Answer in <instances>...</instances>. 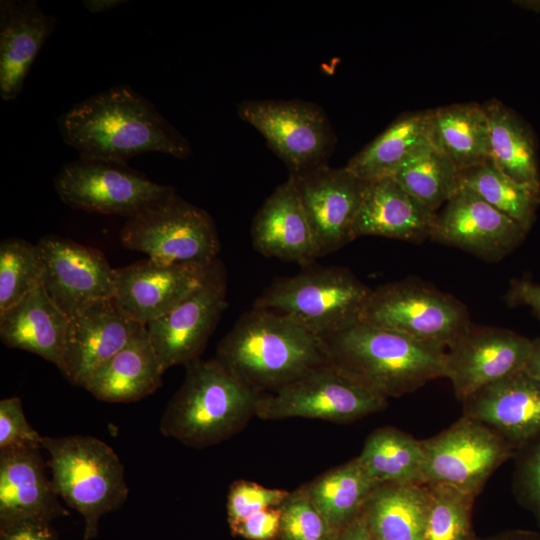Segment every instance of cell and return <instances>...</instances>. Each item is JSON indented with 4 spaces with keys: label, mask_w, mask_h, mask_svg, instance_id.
Listing matches in <instances>:
<instances>
[{
    "label": "cell",
    "mask_w": 540,
    "mask_h": 540,
    "mask_svg": "<svg viewBox=\"0 0 540 540\" xmlns=\"http://www.w3.org/2000/svg\"><path fill=\"white\" fill-rule=\"evenodd\" d=\"M377 485L355 457L301 487L337 534L360 514Z\"/></svg>",
    "instance_id": "31"
},
{
    "label": "cell",
    "mask_w": 540,
    "mask_h": 540,
    "mask_svg": "<svg viewBox=\"0 0 540 540\" xmlns=\"http://www.w3.org/2000/svg\"><path fill=\"white\" fill-rule=\"evenodd\" d=\"M476 540H540V533L529 530H509Z\"/></svg>",
    "instance_id": "45"
},
{
    "label": "cell",
    "mask_w": 540,
    "mask_h": 540,
    "mask_svg": "<svg viewBox=\"0 0 540 540\" xmlns=\"http://www.w3.org/2000/svg\"><path fill=\"white\" fill-rule=\"evenodd\" d=\"M215 358L258 394L329 363L321 337L288 315L254 307L220 341Z\"/></svg>",
    "instance_id": "2"
},
{
    "label": "cell",
    "mask_w": 540,
    "mask_h": 540,
    "mask_svg": "<svg viewBox=\"0 0 540 540\" xmlns=\"http://www.w3.org/2000/svg\"><path fill=\"white\" fill-rule=\"evenodd\" d=\"M429 500L426 484L381 483L360 516L375 540H424Z\"/></svg>",
    "instance_id": "27"
},
{
    "label": "cell",
    "mask_w": 540,
    "mask_h": 540,
    "mask_svg": "<svg viewBox=\"0 0 540 540\" xmlns=\"http://www.w3.org/2000/svg\"><path fill=\"white\" fill-rule=\"evenodd\" d=\"M431 138L461 172L490 159V124L483 104L454 103L432 109Z\"/></svg>",
    "instance_id": "29"
},
{
    "label": "cell",
    "mask_w": 540,
    "mask_h": 540,
    "mask_svg": "<svg viewBox=\"0 0 540 540\" xmlns=\"http://www.w3.org/2000/svg\"><path fill=\"white\" fill-rule=\"evenodd\" d=\"M60 199L72 208L127 218L174 194L126 165L78 158L65 164L54 179Z\"/></svg>",
    "instance_id": "11"
},
{
    "label": "cell",
    "mask_w": 540,
    "mask_h": 540,
    "mask_svg": "<svg viewBox=\"0 0 540 540\" xmlns=\"http://www.w3.org/2000/svg\"><path fill=\"white\" fill-rule=\"evenodd\" d=\"M334 540H375L360 514L347 526L341 529Z\"/></svg>",
    "instance_id": "44"
},
{
    "label": "cell",
    "mask_w": 540,
    "mask_h": 540,
    "mask_svg": "<svg viewBox=\"0 0 540 540\" xmlns=\"http://www.w3.org/2000/svg\"><path fill=\"white\" fill-rule=\"evenodd\" d=\"M289 176L307 217L317 257L353 241L364 180L346 167L331 168L327 164Z\"/></svg>",
    "instance_id": "16"
},
{
    "label": "cell",
    "mask_w": 540,
    "mask_h": 540,
    "mask_svg": "<svg viewBox=\"0 0 540 540\" xmlns=\"http://www.w3.org/2000/svg\"><path fill=\"white\" fill-rule=\"evenodd\" d=\"M387 406L386 398L327 363L273 392L260 394L256 417L262 420L318 419L345 424Z\"/></svg>",
    "instance_id": "8"
},
{
    "label": "cell",
    "mask_w": 540,
    "mask_h": 540,
    "mask_svg": "<svg viewBox=\"0 0 540 540\" xmlns=\"http://www.w3.org/2000/svg\"><path fill=\"white\" fill-rule=\"evenodd\" d=\"M0 540H57L50 522L26 520L0 528Z\"/></svg>",
    "instance_id": "42"
},
{
    "label": "cell",
    "mask_w": 540,
    "mask_h": 540,
    "mask_svg": "<svg viewBox=\"0 0 540 540\" xmlns=\"http://www.w3.org/2000/svg\"><path fill=\"white\" fill-rule=\"evenodd\" d=\"M289 494V491L268 488L254 481L235 480L231 483L227 494L228 524L237 523L255 512L279 507Z\"/></svg>",
    "instance_id": "38"
},
{
    "label": "cell",
    "mask_w": 540,
    "mask_h": 540,
    "mask_svg": "<svg viewBox=\"0 0 540 540\" xmlns=\"http://www.w3.org/2000/svg\"><path fill=\"white\" fill-rule=\"evenodd\" d=\"M421 442L424 483L451 487L474 497L516 450L493 429L466 416Z\"/></svg>",
    "instance_id": "10"
},
{
    "label": "cell",
    "mask_w": 540,
    "mask_h": 540,
    "mask_svg": "<svg viewBox=\"0 0 540 540\" xmlns=\"http://www.w3.org/2000/svg\"><path fill=\"white\" fill-rule=\"evenodd\" d=\"M142 325L122 312L115 298L92 304L68 320L60 372L71 384L82 386Z\"/></svg>",
    "instance_id": "19"
},
{
    "label": "cell",
    "mask_w": 540,
    "mask_h": 540,
    "mask_svg": "<svg viewBox=\"0 0 540 540\" xmlns=\"http://www.w3.org/2000/svg\"><path fill=\"white\" fill-rule=\"evenodd\" d=\"M376 483H424L421 440L392 426L378 428L365 440L356 457Z\"/></svg>",
    "instance_id": "32"
},
{
    "label": "cell",
    "mask_w": 540,
    "mask_h": 540,
    "mask_svg": "<svg viewBox=\"0 0 540 540\" xmlns=\"http://www.w3.org/2000/svg\"><path fill=\"white\" fill-rule=\"evenodd\" d=\"M329 363L388 399L446 378V347L363 322L322 338Z\"/></svg>",
    "instance_id": "3"
},
{
    "label": "cell",
    "mask_w": 540,
    "mask_h": 540,
    "mask_svg": "<svg viewBox=\"0 0 540 540\" xmlns=\"http://www.w3.org/2000/svg\"><path fill=\"white\" fill-rule=\"evenodd\" d=\"M511 306L524 305L532 309L540 319V285L525 279H514L506 295Z\"/></svg>",
    "instance_id": "43"
},
{
    "label": "cell",
    "mask_w": 540,
    "mask_h": 540,
    "mask_svg": "<svg viewBox=\"0 0 540 540\" xmlns=\"http://www.w3.org/2000/svg\"><path fill=\"white\" fill-rule=\"evenodd\" d=\"M37 245L43 266L41 286L68 319L115 297V268L100 250L56 235L42 237Z\"/></svg>",
    "instance_id": "14"
},
{
    "label": "cell",
    "mask_w": 540,
    "mask_h": 540,
    "mask_svg": "<svg viewBox=\"0 0 540 540\" xmlns=\"http://www.w3.org/2000/svg\"><path fill=\"white\" fill-rule=\"evenodd\" d=\"M532 340L512 330L470 326L446 349V378L460 401L525 368Z\"/></svg>",
    "instance_id": "15"
},
{
    "label": "cell",
    "mask_w": 540,
    "mask_h": 540,
    "mask_svg": "<svg viewBox=\"0 0 540 540\" xmlns=\"http://www.w3.org/2000/svg\"><path fill=\"white\" fill-rule=\"evenodd\" d=\"M280 507L278 540H334L335 532L301 486Z\"/></svg>",
    "instance_id": "37"
},
{
    "label": "cell",
    "mask_w": 540,
    "mask_h": 540,
    "mask_svg": "<svg viewBox=\"0 0 540 540\" xmlns=\"http://www.w3.org/2000/svg\"><path fill=\"white\" fill-rule=\"evenodd\" d=\"M213 264L164 263L147 258L117 268L115 301L127 316L146 325L196 290Z\"/></svg>",
    "instance_id": "18"
},
{
    "label": "cell",
    "mask_w": 540,
    "mask_h": 540,
    "mask_svg": "<svg viewBox=\"0 0 540 540\" xmlns=\"http://www.w3.org/2000/svg\"><path fill=\"white\" fill-rule=\"evenodd\" d=\"M526 235L516 221L462 186L437 212L430 239L486 262H497L519 246Z\"/></svg>",
    "instance_id": "17"
},
{
    "label": "cell",
    "mask_w": 540,
    "mask_h": 540,
    "mask_svg": "<svg viewBox=\"0 0 540 540\" xmlns=\"http://www.w3.org/2000/svg\"><path fill=\"white\" fill-rule=\"evenodd\" d=\"M392 177L436 212L462 187L461 171L433 144L408 160Z\"/></svg>",
    "instance_id": "34"
},
{
    "label": "cell",
    "mask_w": 540,
    "mask_h": 540,
    "mask_svg": "<svg viewBox=\"0 0 540 540\" xmlns=\"http://www.w3.org/2000/svg\"><path fill=\"white\" fill-rule=\"evenodd\" d=\"M515 491L520 503L528 508L540 523V442L518 466Z\"/></svg>",
    "instance_id": "40"
},
{
    "label": "cell",
    "mask_w": 540,
    "mask_h": 540,
    "mask_svg": "<svg viewBox=\"0 0 540 540\" xmlns=\"http://www.w3.org/2000/svg\"><path fill=\"white\" fill-rule=\"evenodd\" d=\"M43 438L27 421L19 397L0 401V451L41 449Z\"/></svg>",
    "instance_id": "39"
},
{
    "label": "cell",
    "mask_w": 540,
    "mask_h": 540,
    "mask_svg": "<svg viewBox=\"0 0 540 540\" xmlns=\"http://www.w3.org/2000/svg\"><path fill=\"white\" fill-rule=\"evenodd\" d=\"M161 417L160 431L192 448H207L239 433L256 416L260 394L216 358L197 359Z\"/></svg>",
    "instance_id": "4"
},
{
    "label": "cell",
    "mask_w": 540,
    "mask_h": 540,
    "mask_svg": "<svg viewBox=\"0 0 540 540\" xmlns=\"http://www.w3.org/2000/svg\"><path fill=\"white\" fill-rule=\"evenodd\" d=\"M120 240L124 247L164 263L208 266L220 251L211 216L176 194L127 218Z\"/></svg>",
    "instance_id": "7"
},
{
    "label": "cell",
    "mask_w": 540,
    "mask_h": 540,
    "mask_svg": "<svg viewBox=\"0 0 540 540\" xmlns=\"http://www.w3.org/2000/svg\"><path fill=\"white\" fill-rule=\"evenodd\" d=\"M240 119L253 126L285 162L290 174L327 164L336 136L318 105L299 100H244Z\"/></svg>",
    "instance_id": "12"
},
{
    "label": "cell",
    "mask_w": 540,
    "mask_h": 540,
    "mask_svg": "<svg viewBox=\"0 0 540 540\" xmlns=\"http://www.w3.org/2000/svg\"><path fill=\"white\" fill-rule=\"evenodd\" d=\"M68 320L40 285L0 314V339L7 347L37 354L61 370Z\"/></svg>",
    "instance_id": "26"
},
{
    "label": "cell",
    "mask_w": 540,
    "mask_h": 540,
    "mask_svg": "<svg viewBox=\"0 0 540 540\" xmlns=\"http://www.w3.org/2000/svg\"><path fill=\"white\" fill-rule=\"evenodd\" d=\"M462 186L516 221L527 233L536 219L540 191L502 172L491 159L461 172Z\"/></svg>",
    "instance_id": "33"
},
{
    "label": "cell",
    "mask_w": 540,
    "mask_h": 540,
    "mask_svg": "<svg viewBox=\"0 0 540 540\" xmlns=\"http://www.w3.org/2000/svg\"><path fill=\"white\" fill-rule=\"evenodd\" d=\"M432 109L400 114L356 153L346 168L362 180L392 177L408 160L432 143Z\"/></svg>",
    "instance_id": "28"
},
{
    "label": "cell",
    "mask_w": 540,
    "mask_h": 540,
    "mask_svg": "<svg viewBox=\"0 0 540 540\" xmlns=\"http://www.w3.org/2000/svg\"><path fill=\"white\" fill-rule=\"evenodd\" d=\"M372 289L342 267H309L276 279L254 301L297 320L323 338L361 322Z\"/></svg>",
    "instance_id": "6"
},
{
    "label": "cell",
    "mask_w": 540,
    "mask_h": 540,
    "mask_svg": "<svg viewBox=\"0 0 540 540\" xmlns=\"http://www.w3.org/2000/svg\"><path fill=\"white\" fill-rule=\"evenodd\" d=\"M483 106L490 124V159L513 180L540 191L538 140L531 125L497 98Z\"/></svg>",
    "instance_id": "30"
},
{
    "label": "cell",
    "mask_w": 540,
    "mask_h": 540,
    "mask_svg": "<svg viewBox=\"0 0 540 540\" xmlns=\"http://www.w3.org/2000/svg\"><path fill=\"white\" fill-rule=\"evenodd\" d=\"M361 322L437 343L446 349L471 324L461 301L411 278L372 290Z\"/></svg>",
    "instance_id": "9"
},
{
    "label": "cell",
    "mask_w": 540,
    "mask_h": 540,
    "mask_svg": "<svg viewBox=\"0 0 540 540\" xmlns=\"http://www.w3.org/2000/svg\"><path fill=\"white\" fill-rule=\"evenodd\" d=\"M127 3L126 0H84L83 5L90 13H102Z\"/></svg>",
    "instance_id": "47"
},
{
    "label": "cell",
    "mask_w": 540,
    "mask_h": 540,
    "mask_svg": "<svg viewBox=\"0 0 540 540\" xmlns=\"http://www.w3.org/2000/svg\"><path fill=\"white\" fill-rule=\"evenodd\" d=\"M42 260L37 244L20 238L0 243V314L41 285Z\"/></svg>",
    "instance_id": "35"
},
{
    "label": "cell",
    "mask_w": 540,
    "mask_h": 540,
    "mask_svg": "<svg viewBox=\"0 0 540 540\" xmlns=\"http://www.w3.org/2000/svg\"><path fill=\"white\" fill-rule=\"evenodd\" d=\"M427 486L430 500L424 540H476L471 519L475 497L447 486Z\"/></svg>",
    "instance_id": "36"
},
{
    "label": "cell",
    "mask_w": 540,
    "mask_h": 540,
    "mask_svg": "<svg viewBox=\"0 0 540 540\" xmlns=\"http://www.w3.org/2000/svg\"><path fill=\"white\" fill-rule=\"evenodd\" d=\"M63 141L80 158L126 163L146 152L185 159L188 141L144 96L126 85L97 93L62 114Z\"/></svg>",
    "instance_id": "1"
},
{
    "label": "cell",
    "mask_w": 540,
    "mask_h": 540,
    "mask_svg": "<svg viewBox=\"0 0 540 540\" xmlns=\"http://www.w3.org/2000/svg\"><path fill=\"white\" fill-rule=\"evenodd\" d=\"M56 19L35 0L0 1V95L15 99L42 46L53 33Z\"/></svg>",
    "instance_id": "23"
},
{
    "label": "cell",
    "mask_w": 540,
    "mask_h": 540,
    "mask_svg": "<svg viewBox=\"0 0 540 540\" xmlns=\"http://www.w3.org/2000/svg\"><path fill=\"white\" fill-rule=\"evenodd\" d=\"M226 294V271L217 260L196 290L171 311L145 325L165 370L187 366L200 358L227 306Z\"/></svg>",
    "instance_id": "13"
},
{
    "label": "cell",
    "mask_w": 540,
    "mask_h": 540,
    "mask_svg": "<svg viewBox=\"0 0 540 540\" xmlns=\"http://www.w3.org/2000/svg\"><path fill=\"white\" fill-rule=\"evenodd\" d=\"M51 483L56 494L80 513L84 539L96 537L100 518L128 497L124 465L105 442L85 435L44 436Z\"/></svg>",
    "instance_id": "5"
},
{
    "label": "cell",
    "mask_w": 540,
    "mask_h": 540,
    "mask_svg": "<svg viewBox=\"0 0 540 540\" xmlns=\"http://www.w3.org/2000/svg\"><path fill=\"white\" fill-rule=\"evenodd\" d=\"M281 507H273L251 514L229 525L231 534L247 540H278Z\"/></svg>",
    "instance_id": "41"
},
{
    "label": "cell",
    "mask_w": 540,
    "mask_h": 540,
    "mask_svg": "<svg viewBox=\"0 0 540 540\" xmlns=\"http://www.w3.org/2000/svg\"><path fill=\"white\" fill-rule=\"evenodd\" d=\"M163 368L145 325L111 358L96 368L82 386L95 398L111 403L141 400L162 385Z\"/></svg>",
    "instance_id": "25"
},
{
    "label": "cell",
    "mask_w": 540,
    "mask_h": 540,
    "mask_svg": "<svg viewBox=\"0 0 540 540\" xmlns=\"http://www.w3.org/2000/svg\"><path fill=\"white\" fill-rule=\"evenodd\" d=\"M436 216L393 177L364 180L353 238L379 236L421 243L430 239Z\"/></svg>",
    "instance_id": "21"
},
{
    "label": "cell",
    "mask_w": 540,
    "mask_h": 540,
    "mask_svg": "<svg viewBox=\"0 0 540 540\" xmlns=\"http://www.w3.org/2000/svg\"><path fill=\"white\" fill-rule=\"evenodd\" d=\"M262 255L309 266L317 258L312 232L291 176L264 201L251 228Z\"/></svg>",
    "instance_id": "24"
},
{
    "label": "cell",
    "mask_w": 540,
    "mask_h": 540,
    "mask_svg": "<svg viewBox=\"0 0 540 540\" xmlns=\"http://www.w3.org/2000/svg\"><path fill=\"white\" fill-rule=\"evenodd\" d=\"M40 449L0 451V528L17 522H52L69 512L60 504Z\"/></svg>",
    "instance_id": "22"
},
{
    "label": "cell",
    "mask_w": 540,
    "mask_h": 540,
    "mask_svg": "<svg viewBox=\"0 0 540 540\" xmlns=\"http://www.w3.org/2000/svg\"><path fill=\"white\" fill-rule=\"evenodd\" d=\"M512 3L524 10L540 13V0H513Z\"/></svg>",
    "instance_id": "48"
},
{
    "label": "cell",
    "mask_w": 540,
    "mask_h": 540,
    "mask_svg": "<svg viewBox=\"0 0 540 540\" xmlns=\"http://www.w3.org/2000/svg\"><path fill=\"white\" fill-rule=\"evenodd\" d=\"M462 402L463 416L490 427L515 449L540 435V381L524 369Z\"/></svg>",
    "instance_id": "20"
},
{
    "label": "cell",
    "mask_w": 540,
    "mask_h": 540,
    "mask_svg": "<svg viewBox=\"0 0 540 540\" xmlns=\"http://www.w3.org/2000/svg\"><path fill=\"white\" fill-rule=\"evenodd\" d=\"M524 370L540 381V338L532 340L531 352Z\"/></svg>",
    "instance_id": "46"
}]
</instances>
